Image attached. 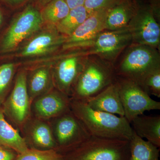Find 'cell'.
Returning a JSON list of instances; mask_svg holds the SVG:
<instances>
[{
	"instance_id": "cell-16",
	"label": "cell",
	"mask_w": 160,
	"mask_h": 160,
	"mask_svg": "<svg viewBox=\"0 0 160 160\" xmlns=\"http://www.w3.org/2000/svg\"><path fill=\"white\" fill-rule=\"evenodd\" d=\"M26 139L35 149H55L57 147L51 126L44 120L36 119L28 124L26 129Z\"/></svg>"
},
{
	"instance_id": "cell-2",
	"label": "cell",
	"mask_w": 160,
	"mask_h": 160,
	"mask_svg": "<svg viewBox=\"0 0 160 160\" xmlns=\"http://www.w3.org/2000/svg\"><path fill=\"white\" fill-rule=\"evenodd\" d=\"M117 78L113 63L97 56H86L72 92L71 99L86 101L115 82Z\"/></svg>"
},
{
	"instance_id": "cell-21",
	"label": "cell",
	"mask_w": 160,
	"mask_h": 160,
	"mask_svg": "<svg viewBox=\"0 0 160 160\" xmlns=\"http://www.w3.org/2000/svg\"><path fill=\"white\" fill-rule=\"evenodd\" d=\"M159 148L133 133L129 140L128 160H160Z\"/></svg>"
},
{
	"instance_id": "cell-22",
	"label": "cell",
	"mask_w": 160,
	"mask_h": 160,
	"mask_svg": "<svg viewBox=\"0 0 160 160\" xmlns=\"http://www.w3.org/2000/svg\"><path fill=\"white\" fill-rule=\"evenodd\" d=\"M90 14L84 6L70 9L68 15L55 26L60 33L71 35Z\"/></svg>"
},
{
	"instance_id": "cell-7",
	"label": "cell",
	"mask_w": 160,
	"mask_h": 160,
	"mask_svg": "<svg viewBox=\"0 0 160 160\" xmlns=\"http://www.w3.org/2000/svg\"><path fill=\"white\" fill-rule=\"evenodd\" d=\"M116 81L124 109V117L129 123L135 118L144 114L145 112L160 110V102L151 98L136 83L118 77Z\"/></svg>"
},
{
	"instance_id": "cell-3",
	"label": "cell",
	"mask_w": 160,
	"mask_h": 160,
	"mask_svg": "<svg viewBox=\"0 0 160 160\" xmlns=\"http://www.w3.org/2000/svg\"><path fill=\"white\" fill-rule=\"evenodd\" d=\"M159 50L151 46L132 43L114 64L118 77L132 81L141 87L146 77L160 68Z\"/></svg>"
},
{
	"instance_id": "cell-29",
	"label": "cell",
	"mask_w": 160,
	"mask_h": 160,
	"mask_svg": "<svg viewBox=\"0 0 160 160\" xmlns=\"http://www.w3.org/2000/svg\"><path fill=\"white\" fill-rule=\"evenodd\" d=\"M70 9L84 6L86 0H64Z\"/></svg>"
},
{
	"instance_id": "cell-25",
	"label": "cell",
	"mask_w": 160,
	"mask_h": 160,
	"mask_svg": "<svg viewBox=\"0 0 160 160\" xmlns=\"http://www.w3.org/2000/svg\"><path fill=\"white\" fill-rule=\"evenodd\" d=\"M15 71V66L13 63H6L0 66V106H2L7 97Z\"/></svg>"
},
{
	"instance_id": "cell-18",
	"label": "cell",
	"mask_w": 160,
	"mask_h": 160,
	"mask_svg": "<svg viewBox=\"0 0 160 160\" xmlns=\"http://www.w3.org/2000/svg\"><path fill=\"white\" fill-rule=\"evenodd\" d=\"M54 86L52 70L49 66H42L27 74V87L31 103L37 98L50 91Z\"/></svg>"
},
{
	"instance_id": "cell-13",
	"label": "cell",
	"mask_w": 160,
	"mask_h": 160,
	"mask_svg": "<svg viewBox=\"0 0 160 160\" xmlns=\"http://www.w3.org/2000/svg\"><path fill=\"white\" fill-rule=\"evenodd\" d=\"M66 38L57 31L55 26H51L34 36L22 47L18 55L27 58L50 53L62 47Z\"/></svg>"
},
{
	"instance_id": "cell-20",
	"label": "cell",
	"mask_w": 160,
	"mask_h": 160,
	"mask_svg": "<svg viewBox=\"0 0 160 160\" xmlns=\"http://www.w3.org/2000/svg\"><path fill=\"white\" fill-rule=\"evenodd\" d=\"M0 145L6 146L21 154L28 147L25 138L6 121L2 106H0Z\"/></svg>"
},
{
	"instance_id": "cell-27",
	"label": "cell",
	"mask_w": 160,
	"mask_h": 160,
	"mask_svg": "<svg viewBox=\"0 0 160 160\" xmlns=\"http://www.w3.org/2000/svg\"><path fill=\"white\" fill-rule=\"evenodd\" d=\"M122 0H86L84 6L90 14L95 12L109 9Z\"/></svg>"
},
{
	"instance_id": "cell-12",
	"label": "cell",
	"mask_w": 160,
	"mask_h": 160,
	"mask_svg": "<svg viewBox=\"0 0 160 160\" xmlns=\"http://www.w3.org/2000/svg\"><path fill=\"white\" fill-rule=\"evenodd\" d=\"M71 98L57 90H52L33 100L31 112L36 118L46 120L54 118L70 109Z\"/></svg>"
},
{
	"instance_id": "cell-14",
	"label": "cell",
	"mask_w": 160,
	"mask_h": 160,
	"mask_svg": "<svg viewBox=\"0 0 160 160\" xmlns=\"http://www.w3.org/2000/svg\"><path fill=\"white\" fill-rule=\"evenodd\" d=\"M109 9L99 10L91 13L71 35L66 37L62 49L69 50L74 49L106 30V18Z\"/></svg>"
},
{
	"instance_id": "cell-17",
	"label": "cell",
	"mask_w": 160,
	"mask_h": 160,
	"mask_svg": "<svg viewBox=\"0 0 160 160\" xmlns=\"http://www.w3.org/2000/svg\"><path fill=\"white\" fill-rule=\"evenodd\" d=\"M139 8L134 0H122L108 10L105 29L117 30L128 27Z\"/></svg>"
},
{
	"instance_id": "cell-28",
	"label": "cell",
	"mask_w": 160,
	"mask_h": 160,
	"mask_svg": "<svg viewBox=\"0 0 160 160\" xmlns=\"http://www.w3.org/2000/svg\"><path fill=\"white\" fill-rule=\"evenodd\" d=\"M18 155L12 149L0 145V160H16Z\"/></svg>"
},
{
	"instance_id": "cell-32",
	"label": "cell",
	"mask_w": 160,
	"mask_h": 160,
	"mask_svg": "<svg viewBox=\"0 0 160 160\" xmlns=\"http://www.w3.org/2000/svg\"><path fill=\"white\" fill-rule=\"evenodd\" d=\"M3 20V16L2 12V10L0 9V26L2 25V23Z\"/></svg>"
},
{
	"instance_id": "cell-1",
	"label": "cell",
	"mask_w": 160,
	"mask_h": 160,
	"mask_svg": "<svg viewBox=\"0 0 160 160\" xmlns=\"http://www.w3.org/2000/svg\"><path fill=\"white\" fill-rule=\"evenodd\" d=\"M70 109L92 136L129 141L133 136L130 123L124 117L94 110L86 102L71 99Z\"/></svg>"
},
{
	"instance_id": "cell-6",
	"label": "cell",
	"mask_w": 160,
	"mask_h": 160,
	"mask_svg": "<svg viewBox=\"0 0 160 160\" xmlns=\"http://www.w3.org/2000/svg\"><path fill=\"white\" fill-rule=\"evenodd\" d=\"M43 23L39 10L32 5L27 6L15 18L4 35L0 51L2 53L13 51L38 31Z\"/></svg>"
},
{
	"instance_id": "cell-15",
	"label": "cell",
	"mask_w": 160,
	"mask_h": 160,
	"mask_svg": "<svg viewBox=\"0 0 160 160\" xmlns=\"http://www.w3.org/2000/svg\"><path fill=\"white\" fill-rule=\"evenodd\" d=\"M83 102H86L94 110L124 117V109L117 81L96 95Z\"/></svg>"
},
{
	"instance_id": "cell-5",
	"label": "cell",
	"mask_w": 160,
	"mask_h": 160,
	"mask_svg": "<svg viewBox=\"0 0 160 160\" xmlns=\"http://www.w3.org/2000/svg\"><path fill=\"white\" fill-rule=\"evenodd\" d=\"M62 155L65 160H128L129 141L91 136Z\"/></svg>"
},
{
	"instance_id": "cell-11",
	"label": "cell",
	"mask_w": 160,
	"mask_h": 160,
	"mask_svg": "<svg viewBox=\"0 0 160 160\" xmlns=\"http://www.w3.org/2000/svg\"><path fill=\"white\" fill-rule=\"evenodd\" d=\"M86 58L83 56L67 54L58 61L52 69L53 84L57 89L71 96Z\"/></svg>"
},
{
	"instance_id": "cell-19",
	"label": "cell",
	"mask_w": 160,
	"mask_h": 160,
	"mask_svg": "<svg viewBox=\"0 0 160 160\" xmlns=\"http://www.w3.org/2000/svg\"><path fill=\"white\" fill-rule=\"evenodd\" d=\"M130 125L138 136L145 138L158 148L160 147V116H138Z\"/></svg>"
},
{
	"instance_id": "cell-4",
	"label": "cell",
	"mask_w": 160,
	"mask_h": 160,
	"mask_svg": "<svg viewBox=\"0 0 160 160\" xmlns=\"http://www.w3.org/2000/svg\"><path fill=\"white\" fill-rule=\"evenodd\" d=\"M132 43L129 27L117 30H107L100 32L93 38L69 50V54L76 55H94L113 63L123 51Z\"/></svg>"
},
{
	"instance_id": "cell-30",
	"label": "cell",
	"mask_w": 160,
	"mask_h": 160,
	"mask_svg": "<svg viewBox=\"0 0 160 160\" xmlns=\"http://www.w3.org/2000/svg\"><path fill=\"white\" fill-rule=\"evenodd\" d=\"M7 4L12 6H19L26 2L27 0H3Z\"/></svg>"
},
{
	"instance_id": "cell-10",
	"label": "cell",
	"mask_w": 160,
	"mask_h": 160,
	"mask_svg": "<svg viewBox=\"0 0 160 160\" xmlns=\"http://www.w3.org/2000/svg\"><path fill=\"white\" fill-rule=\"evenodd\" d=\"M132 43L160 49V27L150 7H140L128 26Z\"/></svg>"
},
{
	"instance_id": "cell-26",
	"label": "cell",
	"mask_w": 160,
	"mask_h": 160,
	"mask_svg": "<svg viewBox=\"0 0 160 160\" xmlns=\"http://www.w3.org/2000/svg\"><path fill=\"white\" fill-rule=\"evenodd\" d=\"M141 87L149 95L160 97V68L152 72L146 77Z\"/></svg>"
},
{
	"instance_id": "cell-24",
	"label": "cell",
	"mask_w": 160,
	"mask_h": 160,
	"mask_svg": "<svg viewBox=\"0 0 160 160\" xmlns=\"http://www.w3.org/2000/svg\"><path fill=\"white\" fill-rule=\"evenodd\" d=\"M16 160H65L62 155L55 149L41 150L31 148L18 155Z\"/></svg>"
},
{
	"instance_id": "cell-31",
	"label": "cell",
	"mask_w": 160,
	"mask_h": 160,
	"mask_svg": "<svg viewBox=\"0 0 160 160\" xmlns=\"http://www.w3.org/2000/svg\"><path fill=\"white\" fill-rule=\"evenodd\" d=\"M52 0H38L39 3L41 6H44Z\"/></svg>"
},
{
	"instance_id": "cell-9",
	"label": "cell",
	"mask_w": 160,
	"mask_h": 160,
	"mask_svg": "<svg viewBox=\"0 0 160 160\" xmlns=\"http://www.w3.org/2000/svg\"><path fill=\"white\" fill-rule=\"evenodd\" d=\"M27 72L18 73L11 92L2 105L6 116L18 126L25 125L31 114V102L27 87Z\"/></svg>"
},
{
	"instance_id": "cell-23",
	"label": "cell",
	"mask_w": 160,
	"mask_h": 160,
	"mask_svg": "<svg viewBox=\"0 0 160 160\" xmlns=\"http://www.w3.org/2000/svg\"><path fill=\"white\" fill-rule=\"evenodd\" d=\"M70 10L64 0H52L43 6L40 12L43 22L55 26L66 17Z\"/></svg>"
},
{
	"instance_id": "cell-8",
	"label": "cell",
	"mask_w": 160,
	"mask_h": 160,
	"mask_svg": "<svg viewBox=\"0 0 160 160\" xmlns=\"http://www.w3.org/2000/svg\"><path fill=\"white\" fill-rule=\"evenodd\" d=\"M53 119L51 128L57 147L62 154L91 136L83 123L71 109Z\"/></svg>"
}]
</instances>
